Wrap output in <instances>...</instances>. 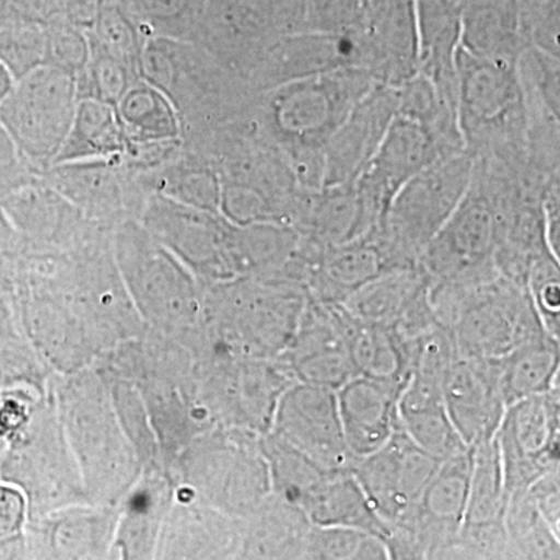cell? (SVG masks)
<instances>
[{
	"label": "cell",
	"instance_id": "obj_1",
	"mask_svg": "<svg viewBox=\"0 0 560 560\" xmlns=\"http://www.w3.org/2000/svg\"><path fill=\"white\" fill-rule=\"evenodd\" d=\"M381 83L361 68L293 81L260 94L256 119L290 162L302 189H319L324 154L350 110Z\"/></svg>",
	"mask_w": 560,
	"mask_h": 560
},
{
	"label": "cell",
	"instance_id": "obj_2",
	"mask_svg": "<svg viewBox=\"0 0 560 560\" xmlns=\"http://www.w3.org/2000/svg\"><path fill=\"white\" fill-rule=\"evenodd\" d=\"M94 366L127 378L138 389L167 475L186 445L212 429L198 394L197 359L176 338L147 329L109 350Z\"/></svg>",
	"mask_w": 560,
	"mask_h": 560
},
{
	"label": "cell",
	"instance_id": "obj_3",
	"mask_svg": "<svg viewBox=\"0 0 560 560\" xmlns=\"http://www.w3.org/2000/svg\"><path fill=\"white\" fill-rule=\"evenodd\" d=\"M51 397L79 466L88 503L117 508L142 475L138 453L110 400L108 385L94 366L54 375Z\"/></svg>",
	"mask_w": 560,
	"mask_h": 560
},
{
	"label": "cell",
	"instance_id": "obj_4",
	"mask_svg": "<svg viewBox=\"0 0 560 560\" xmlns=\"http://www.w3.org/2000/svg\"><path fill=\"white\" fill-rule=\"evenodd\" d=\"M305 304V290L276 280L202 285L200 342L231 355L278 360L293 341Z\"/></svg>",
	"mask_w": 560,
	"mask_h": 560
},
{
	"label": "cell",
	"instance_id": "obj_5",
	"mask_svg": "<svg viewBox=\"0 0 560 560\" xmlns=\"http://www.w3.org/2000/svg\"><path fill=\"white\" fill-rule=\"evenodd\" d=\"M515 66L477 57L459 46L456 113L464 151L471 161L525 171L528 127Z\"/></svg>",
	"mask_w": 560,
	"mask_h": 560
},
{
	"label": "cell",
	"instance_id": "obj_6",
	"mask_svg": "<svg viewBox=\"0 0 560 560\" xmlns=\"http://www.w3.org/2000/svg\"><path fill=\"white\" fill-rule=\"evenodd\" d=\"M110 250L125 289L147 329L190 346L200 334L202 285L138 219L110 232Z\"/></svg>",
	"mask_w": 560,
	"mask_h": 560
},
{
	"label": "cell",
	"instance_id": "obj_7",
	"mask_svg": "<svg viewBox=\"0 0 560 560\" xmlns=\"http://www.w3.org/2000/svg\"><path fill=\"white\" fill-rule=\"evenodd\" d=\"M430 302L463 359L499 361L525 342L550 335L528 290L501 276L480 285L430 283Z\"/></svg>",
	"mask_w": 560,
	"mask_h": 560
},
{
	"label": "cell",
	"instance_id": "obj_8",
	"mask_svg": "<svg viewBox=\"0 0 560 560\" xmlns=\"http://www.w3.org/2000/svg\"><path fill=\"white\" fill-rule=\"evenodd\" d=\"M261 438L212 427L186 445L168 470L173 486L206 506L242 521L271 495Z\"/></svg>",
	"mask_w": 560,
	"mask_h": 560
},
{
	"label": "cell",
	"instance_id": "obj_9",
	"mask_svg": "<svg viewBox=\"0 0 560 560\" xmlns=\"http://www.w3.org/2000/svg\"><path fill=\"white\" fill-rule=\"evenodd\" d=\"M474 161L466 151L441 158L404 186L370 234L388 271L418 268L420 256L436 237L469 189Z\"/></svg>",
	"mask_w": 560,
	"mask_h": 560
},
{
	"label": "cell",
	"instance_id": "obj_10",
	"mask_svg": "<svg viewBox=\"0 0 560 560\" xmlns=\"http://www.w3.org/2000/svg\"><path fill=\"white\" fill-rule=\"evenodd\" d=\"M198 394L213 427L270 433L279 401L294 377L282 359H246L197 345Z\"/></svg>",
	"mask_w": 560,
	"mask_h": 560
},
{
	"label": "cell",
	"instance_id": "obj_11",
	"mask_svg": "<svg viewBox=\"0 0 560 560\" xmlns=\"http://www.w3.org/2000/svg\"><path fill=\"white\" fill-rule=\"evenodd\" d=\"M7 442L11 447L7 460L10 485L24 493L31 521L88 503L50 389L36 404L27 427Z\"/></svg>",
	"mask_w": 560,
	"mask_h": 560
},
{
	"label": "cell",
	"instance_id": "obj_12",
	"mask_svg": "<svg viewBox=\"0 0 560 560\" xmlns=\"http://www.w3.org/2000/svg\"><path fill=\"white\" fill-rule=\"evenodd\" d=\"M22 326L54 375H69L94 366L105 355L101 342L55 285L40 253L20 260Z\"/></svg>",
	"mask_w": 560,
	"mask_h": 560
},
{
	"label": "cell",
	"instance_id": "obj_13",
	"mask_svg": "<svg viewBox=\"0 0 560 560\" xmlns=\"http://www.w3.org/2000/svg\"><path fill=\"white\" fill-rule=\"evenodd\" d=\"M304 16L305 0H206L195 44L246 80L276 40L304 32Z\"/></svg>",
	"mask_w": 560,
	"mask_h": 560
},
{
	"label": "cell",
	"instance_id": "obj_14",
	"mask_svg": "<svg viewBox=\"0 0 560 560\" xmlns=\"http://www.w3.org/2000/svg\"><path fill=\"white\" fill-rule=\"evenodd\" d=\"M79 102L75 77L51 66L14 81L0 102V124L40 175L57 160Z\"/></svg>",
	"mask_w": 560,
	"mask_h": 560
},
{
	"label": "cell",
	"instance_id": "obj_15",
	"mask_svg": "<svg viewBox=\"0 0 560 560\" xmlns=\"http://www.w3.org/2000/svg\"><path fill=\"white\" fill-rule=\"evenodd\" d=\"M139 221L197 276L201 285L238 279L237 224L221 213L190 208L153 191L140 210Z\"/></svg>",
	"mask_w": 560,
	"mask_h": 560
},
{
	"label": "cell",
	"instance_id": "obj_16",
	"mask_svg": "<svg viewBox=\"0 0 560 560\" xmlns=\"http://www.w3.org/2000/svg\"><path fill=\"white\" fill-rule=\"evenodd\" d=\"M497 213L488 187L471 168L469 189L420 256L430 283L480 285L499 275L493 261Z\"/></svg>",
	"mask_w": 560,
	"mask_h": 560
},
{
	"label": "cell",
	"instance_id": "obj_17",
	"mask_svg": "<svg viewBox=\"0 0 560 560\" xmlns=\"http://www.w3.org/2000/svg\"><path fill=\"white\" fill-rule=\"evenodd\" d=\"M495 442L508 499L560 469V386L510 405Z\"/></svg>",
	"mask_w": 560,
	"mask_h": 560
},
{
	"label": "cell",
	"instance_id": "obj_18",
	"mask_svg": "<svg viewBox=\"0 0 560 560\" xmlns=\"http://www.w3.org/2000/svg\"><path fill=\"white\" fill-rule=\"evenodd\" d=\"M441 158L447 156L429 130L394 117L374 158L353 184L359 237L381 223L404 186Z\"/></svg>",
	"mask_w": 560,
	"mask_h": 560
},
{
	"label": "cell",
	"instance_id": "obj_19",
	"mask_svg": "<svg viewBox=\"0 0 560 560\" xmlns=\"http://www.w3.org/2000/svg\"><path fill=\"white\" fill-rule=\"evenodd\" d=\"M440 463L400 429L377 452L357 459L352 474L389 533L410 517Z\"/></svg>",
	"mask_w": 560,
	"mask_h": 560
},
{
	"label": "cell",
	"instance_id": "obj_20",
	"mask_svg": "<svg viewBox=\"0 0 560 560\" xmlns=\"http://www.w3.org/2000/svg\"><path fill=\"white\" fill-rule=\"evenodd\" d=\"M353 330L355 319L342 305L320 304L307 298L293 341L280 359L294 381L340 389L357 377Z\"/></svg>",
	"mask_w": 560,
	"mask_h": 560
},
{
	"label": "cell",
	"instance_id": "obj_21",
	"mask_svg": "<svg viewBox=\"0 0 560 560\" xmlns=\"http://www.w3.org/2000/svg\"><path fill=\"white\" fill-rule=\"evenodd\" d=\"M270 433L327 470H352L337 390L294 382L283 394Z\"/></svg>",
	"mask_w": 560,
	"mask_h": 560
},
{
	"label": "cell",
	"instance_id": "obj_22",
	"mask_svg": "<svg viewBox=\"0 0 560 560\" xmlns=\"http://www.w3.org/2000/svg\"><path fill=\"white\" fill-rule=\"evenodd\" d=\"M363 69L381 83L399 86L418 72L416 0H361L357 35Z\"/></svg>",
	"mask_w": 560,
	"mask_h": 560
},
{
	"label": "cell",
	"instance_id": "obj_23",
	"mask_svg": "<svg viewBox=\"0 0 560 560\" xmlns=\"http://www.w3.org/2000/svg\"><path fill=\"white\" fill-rule=\"evenodd\" d=\"M346 68L363 69V57L355 38L301 32L276 40L250 69L246 81L256 94H264L293 81Z\"/></svg>",
	"mask_w": 560,
	"mask_h": 560
},
{
	"label": "cell",
	"instance_id": "obj_24",
	"mask_svg": "<svg viewBox=\"0 0 560 560\" xmlns=\"http://www.w3.org/2000/svg\"><path fill=\"white\" fill-rule=\"evenodd\" d=\"M117 508L77 504L28 522L27 560H113Z\"/></svg>",
	"mask_w": 560,
	"mask_h": 560
},
{
	"label": "cell",
	"instance_id": "obj_25",
	"mask_svg": "<svg viewBox=\"0 0 560 560\" xmlns=\"http://www.w3.org/2000/svg\"><path fill=\"white\" fill-rule=\"evenodd\" d=\"M7 215L31 250L65 253L95 235L110 234L92 223L72 202L43 179L0 200Z\"/></svg>",
	"mask_w": 560,
	"mask_h": 560
},
{
	"label": "cell",
	"instance_id": "obj_26",
	"mask_svg": "<svg viewBox=\"0 0 560 560\" xmlns=\"http://www.w3.org/2000/svg\"><path fill=\"white\" fill-rule=\"evenodd\" d=\"M397 114V88L378 83L350 110L324 154L320 187L353 186Z\"/></svg>",
	"mask_w": 560,
	"mask_h": 560
},
{
	"label": "cell",
	"instance_id": "obj_27",
	"mask_svg": "<svg viewBox=\"0 0 560 560\" xmlns=\"http://www.w3.org/2000/svg\"><path fill=\"white\" fill-rule=\"evenodd\" d=\"M515 68L525 103L529 167L541 178H559V58L529 47Z\"/></svg>",
	"mask_w": 560,
	"mask_h": 560
},
{
	"label": "cell",
	"instance_id": "obj_28",
	"mask_svg": "<svg viewBox=\"0 0 560 560\" xmlns=\"http://www.w3.org/2000/svg\"><path fill=\"white\" fill-rule=\"evenodd\" d=\"M444 401L467 448L495 440L508 408L500 388L499 361L458 357L444 382Z\"/></svg>",
	"mask_w": 560,
	"mask_h": 560
},
{
	"label": "cell",
	"instance_id": "obj_29",
	"mask_svg": "<svg viewBox=\"0 0 560 560\" xmlns=\"http://www.w3.org/2000/svg\"><path fill=\"white\" fill-rule=\"evenodd\" d=\"M121 161H88L54 165L40 179L57 190L102 230L113 232L131 215V187Z\"/></svg>",
	"mask_w": 560,
	"mask_h": 560
},
{
	"label": "cell",
	"instance_id": "obj_30",
	"mask_svg": "<svg viewBox=\"0 0 560 560\" xmlns=\"http://www.w3.org/2000/svg\"><path fill=\"white\" fill-rule=\"evenodd\" d=\"M237 521L175 488L154 560H230Z\"/></svg>",
	"mask_w": 560,
	"mask_h": 560
},
{
	"label": "cell",
	"instance_id": "obj_31",
	"mask_svg": "<svg viewBox=\"0 0 560 560\" xmlns=\"http://www.w3.org/2000/svg\"><path fill=\"white\" fill-rule=\"evenodd\" d=\"M127 153L138 167L167 158L183 140V121L167 95L143 79L131 84L116 105Z\"/></svg>",
	"mask_w": 560,
	"mask_h": 560
},
{
	"label": "cell",
	"instance_id": "obj_32",
	"mask_svg": "<svg viewBox=\"0 0 560 560\" xmlns=\"http://www.w3.org/2000/svg\"><path fill=\"white\" fill-rule=\"evenodd\" d=\"M175 486L162 467L143 469L117 506L113 560H154Z\"/></svg>",
	"mask_w": 560,
	"mask_h": 560
},
{
	"label": "cell",
	"instance_id": "obj_33",
	"mask_svg": "<svg viewBox=\"0 0 560 560\" xmlns=\"http://www.w3.org/2000/svg\"><path fill=\"white\" fill-rule=\"evenodd\" d=\"M404 386L357 375L337 389L342 431L353 458L377 452L400 430L399 399Z\"/></svg>",
	"mask_w": 560,
	"mask_h": 560
},
{
	"label": "cell",
	"instance_id": "obj_34",
	"mask_svg": "<svg viewBox=\"0 0 560 560\" xmlns=\"http://www.w3.org/2000/svg\"><path fill=\"white\" fill-rule=\"evenodd\" d=\"M460 47L477 57L517 65L533 47L522 0H460Z\"/></svg>",
	"mask_w": 560,
	"mask_h": 560
},
{
	"label": "cell",
	"instance_id": "obj_35",
	"mask_svg": "<svg viewBox=\"0 0 560 560\" xmlns=\"http://www.w3.org/2000/svg\"><path fill=\"white\" fill-rule=\"evenodd\" d=\"M312 528L298 508L271 493L256 511L237 521L230 560H305Z\"/></svg>",
	"mask_w": 560,
	"mask_h": 560
},
{
	"label": "cell",
	"instance_id": "obj_36",
	"mask_svg": "<svg viewBox=\"0 0 560 560\" xmlns=\"http://www.w3.org/2000/svg\"><path fill=\"white\" fill-rule=\"evenodd\" d=\"M508 497L504 490L495 440L471 448L469 493L459 537L485 552L495 551L506 540Z\"/></svg>",
	"mask_w": 560,
	"mask_h": 560
},
{
	"label": "cell",
	"instance_id": "obj_37",
	"mask_svg": "<svg viewBox=\"0 0 560 560\" xmlns=\"http://www.w3.org/2000/svg\"><path fill=\"white\" fill-rule=\"evenodd\" d=\"M388 271L370 232L341 245L320 248L312 265L305 293L320 304L341 305L361 287Z\"/></svg>",
	"mask_w": 560,
	"mask_h": 560
},
{
	"label": "cell",
	"instance_id": "obj_38",
	"mask_svg": "<svg viewBox=\"0 0 560 560\" xmlns=\"http://www.w3.org/2000/svg\"><path fill=\"white\" fill-rule=\"evenodd\" d=\"M418 72L456 103V54L460 46V3L416 0Z\"/></svg>",
	"mask_w": 560,
	"mask_h": 560
},
{
	"label": "cell",
	"instance_id": "obj_39",
	"mask_svg": "<svg viewBox=\"0 0 560 560\" xmlns=\"http://www.w3.org/2000/svg\"><path fill=\"white\" fill-rule=\"evenodd\" d=\"M399 419L408 438L434 458L442 460L467 448L448 418L442 383L410 375L401 389Z\"/></svg>",
	"mask_w": 560,
	"mask_h": 560
},
{
	"label": "cell",
	"instance_id": "obj_40",
	"mask_svg": "<svg viewBox=\"0 0 560 560\" xmlns=\"http://www.w3.org/2000/svg\"><path fill=\"white\" fill-rule=\"evenodd\" d=\"M429 287L430 280L419 267L389 271L361 287L341 305L360 324L394 331Z\"/></svg>",
	"mask_w": 560,
	"mask_h": 560
},
{
	"label": "cell",
	"instance_id": "obj_41",
	"mask_svg": "<svg viewBox=\"0 0 560 560\" xmlns=\"http://www.w3.org/2000/svg\"><path fill=\"white\" fill-rule=\"evenodd\" d=\"M301 512L312 526L360 529L383 544L388 537V526L372 510L352 470L330 471Z\"/></svg>",
	"mask_w": 560,
	"mask_h": 560
},
{
	"label": "cell",
	"instance_id": "obj_42",
	"mask_svg": "<svg viewBox=\"0 0 560 560\" xmlns=\"http://www.w3.org/2000/svg\"><path fill=\"white\" fill-rule=\"evenodd\" d=\"M291 228L320 248L359 238L353 186L302 189Z\"/></svg>",
	"mask_w": 560,
	"mask_h": 560
},
{
	"label": "cell",
	"instance_id": "obj_43",
	"mask_svg": "<svg viewBox=\"0 0 560 560\" xmlns=\"http://www.w3.org/2000/svg\"><path fill=\"white\" fill-rule=\"evenodd\" d=\"M127 153L116 106L83 98L54 165L88 161H124ZM51 165V167H54Z\"/></svg>",
	"mask_w": 560,
	"mask_h": 560
},
{
	"label": "cell",
	"instance_id": "obj_44",
	"mask_svg": "<svg viewBox=\"0 0 560 560\" xmlns=\"http://www.w3.org/2000/svg\"><path fill=\"white\" fill-rule=\"evenodd\" d=\"M560 340L551 335L525 342L499 360L501 394L508 407L550 393L559 385Z\"/></svg>",
	"mask_w": 560,
	"mask_h": 560
},
{
	"label": "cell",
	"instance_id": "obj_45",
	"mask_svg": "<svg viewBox=\"0 0 560 560\" xmlns=\"http://www.w3.org/2000/svg\"><path fill=\"white\" fill-rule=\"evenodd\" d=\"M352 355L357 375L399 385L407 382V349L394 331L364 326L355 320Z\"/></svg>",
	"mask_w": 560,
	"mask_h": 560
},
{
	"label": "cell",
	"instance_id": "obj_46",
	"mask_svg": "<svg viewBox=\"0 0 560 560\" xmlns=\"http://www.w3.org/2000/svg\"><path fill=\"white\" fill-rule=\"evenodd\" d=\"M95 368V366H94ZM102 377L108 385L110 400H113L114 410L121 423V429L127 433L132 447L138 453L140 464L143 469L149 467H162L160 444L154 436L153 427H151L149 415L143 407L138 389L127 378L120 375L109 374L101 371Z\"/></svg>",
	"mask_w": 560,
	"mask_h": 560
},
{
	"label": "cell",
	"instance_id": "obj_47",
	"mask_svg": "<svg viewBox=\"0 0 560 560\" xmlns=\"http://www.w3.org/2000/svg\"><path fill=\"white\" fill-rule=\"evenodd\" d=\"M125 3L149 38L197 40L206 0H125Z\"/></svg>",
	"mask_w": 560,
	"mask_h": 560
},
{
	"label": "cell",
	"instance_id": "obj_48",
	"mask_svg": "<svg viewBox=\"0 0 560 560\" xmlns=\"http://www.w3.org/2000/svg\"><path fill=\"white\" fill-rule=\"evenodd\" d=\"M90 46V61L75 77L79 101L92 98L116 106L131 84L140 79L139 72L98 49L91 40Z\"/></svg>",
	"mask_w": 560,
	"mask_h": 560
},
{
	"label": "cell",
	"instance_id": "obj_49",
	"mask_svg": "<svg viewBox=\"0 0 560 560\" xmlns=\"http://www.w3.org/2000/svg\"><path fill=\"white\" fill-rule=\"evenodd\" d=\"M305 560H390L378 537L352 528L313 526Z\"/></svg>",
	"mask_w": 560,
	"mask_h": 560
},
{
	"label": "cell",
	"instance_id": "obj_50",
	"mask_svg": "<svg viewBox=\"0 0 560 560\" xmlns=\"http://www.w3.org/2000/svg\"><path fill=\"white\" fill-rule=\"evenodd\" d=\"M46 24L13 18L0 27V61L14 80L44 66L46 61Z\"/></svg>",
	"mask_w": 560,
	"mask_h": 560
},
{
	"label": "cell",
	"instance_id": "obj_51",
	"mask_svg": "<svg viewBox=\"0 0 560 560\" xmlns=\"http://www.w3.org/2000/svg\"><path fill=\"white\" fill-rule=\"evenodd\" d=\"M46 32L44 66L65 70L73 77L79 75L90 61L91 46L88 33L73 25L65 14L50 21Z\"/></svg>",
	"mask_w": 560,
	"mask_h": 560
},
{
	"label": "cell",
	"instance_id": "obj_52",
	"mask_svg": "<svg viewBox=\"0 0 560 560\" xmlns=\"http://www.w3.org/2000/svg\"><path fill=\"white\" fill-rule=\"evenodd\" d=\"M534 307L539 313L545 330L560 340V261L555 254H547L530 267L526 280Z\"/></svg>",
	"mask_w": 560,
	"mask_h": 560
},
{
	"label": "cell",
	"instance_id": "obj_53",
	"mask_svg": "<svg viewBox=\"0 0 560 560\" xmlns=\"http://www.w3.org/2000/svg\"><path fill=\"white\" fill-rule=\"evenodd\" d=\"M40 173L25 160L9 131L0 124V200L31 186Z\"/></svg>",
	"mask_w": 560,
	"mask_h": 560
},
{
	"label": "cell",
	"instance_id": "obj_54",
	"mask_svg": "<svg viewBox=\"0 0 560 560\" xmlns=\"http://www.w3.org/2000/svg\"><path fill=\"white\" fill-rule=\"evenodd\" d=\"M28 521V504L16 486L0 485V540L25 533Z\"/></svg>",
	"mask_w": 560,
	"mask_h": 560
},
{
	"label": "cell",
	"instance_id": "obj_55",
	"mask_svg": "<svg viewBox=\"0 0 560 560\" xmlns=\"http://www.w3.org/2000/svg\"><path fill=\"white\" fill-rule=\"evenodd\" d=\"M526 493L540 517L560 536V469L544 475Z\"/></svg>",
	"mask_w": 560,
	"mask_h": 560
},
{
	"label": "cell",
	"instance_id": "obj_56",
	"mask_svg": "<svg viewBox=\"0 0 560 560\" xmlns=\"http://www.w3.org/2000/svg\"><path fill=\"white\" fill-rule=\"evenodd\" d=\"M27 253V245L22 241L20 232L13 226L2 205H0V257L20 260Z\"/></svg>",
	"mask_w": 560,
	"mask_h": 560
},
{
	"label": "cell",
	"instance_id": "obj_57",
	"mask_svg": "<svg viewBox=\"0 0 560 560\" xmlns=\"http://www.w3.org/2000/svg\"><path fill=\"white\" fill-rule=\"evenodd\" d=\"M423 560H488V558L485 552L458 537L431 551Z\"/></svg>",
	"mask_w": 560,
	"mask_h": 560
},
{
	"label": "cell",
	"instance_id": "obj_58",
	"mask_svg": "<svg viewBox=\"0 0 560 560\" xmlns=\"http://www.w3.org/2000/svg\"><path fill=\"white\" fill-rule=\"evenodd\" d=\"M0 560H27L25 533L0 540Z\"/></svg>",
	"mask_w": 560,
	"mask_h": 560
},
{
	"label": "cell",
	"instance_id": "obj_59",
	"mask_svg": "<svg viewBox=\"0 0 560 560\" xmlns=\"http://www.w3.org/2000/svg\"><path fill=\"white\" fill-rule=\"evenodd\" d=\"M14 81L16 80L11 75L10 70L0 61V102L9 95L11 88L14 86Z\"/></svg>",
	"mask_w": 560,
	"mask_h": 560
}]
</instances>
